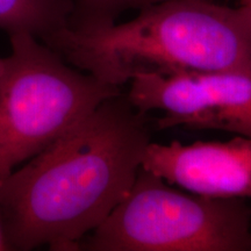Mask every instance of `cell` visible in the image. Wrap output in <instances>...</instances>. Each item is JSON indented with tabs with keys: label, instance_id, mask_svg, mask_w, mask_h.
Returning a JSON list of instances; mask_svg holds the SVG:
<instances>
[{
	"label": "cell",
	"instance_id": "obj_1",
	"mask_svg": "<svg viewBox=\"0 0 251 251\" xmlns=\"http://www.w3.org/2000/svg\"><path fill=\"white\" fill-rule=\"evenodd\" d=\"M150 141L124 93L103 100L0 183L7 249L78 250L127 196Z\"/></svg>",
	"mask_w": 251,
	"mask_h": 251
},
{
	"label": "cell",
	"instance_id": "obj_2",
	"mask_svg": "<svg viewBox=\"0 0 251 251\" xmlns=\"http://www.w3.org/2000/svg\"><path fill=\"white\" fill-rule=\"evenodd\" d=\"M45 45L72 67L118 87L144 74L251 76V13L214 0H168L124 24L93 30L67 27Z\"/></svg>",
	"mask_w": 251,
	"mask_h": 251
},
{
	"label": "cell",
	"instance_id": "obj_3",
	"mask_svg": "<svg viewBox=\"0 0 251 251\" xmlns=\"http://www.w3.org/2000/svg\"><path fill=\"white\" fill-rule=\"evenodd\" d=\"M0 74V181L103 100L122 93L72 67L28 33H14Z\"/></svg>",
	"mask_w": 251,
	"mask_h": 251
},
{
	"label": "cell",
	"instance_id": "obj_4",
	"mask_svg": "<svg viewBox=\"0 0 251 251\" xmlns=\"http://www.w3.org/2000/svg\"><path fill=\"white\" fill-rule=\"evenodd\" d=\"M78 250L249 251L251 208L240 198L180 192L140 168L127 196Z\"/></svg>",
	"mask_w": 251,
	"mask_h": 251
},
{
	"label": "cell",
	"instance_id": "obj_5",
	"mask_svg": "<svg viewBox=\"0 0 251 251\" xmlns=\"http://www.w3.org/2000/svg\"><path fill=\"white\" fill-rule=\"evenodd\" d=\"M146 115L162 111L159 129H218L251 137V76L234 72L185 71L137 75L126 94Z\"/></svg>",
	"mask_w": 251,
	"mask_h": 251
},
{
	"label": "cell",
	"instance_id": "obj_6",
	"mask_svg": "<svg viewBox=\"0 0 251 251\" xmlns=\"http://www.w3.org/2000/svg\"><path fill=\"white\" fill-rule=\"evenodd\" d=\"M141 168L191 193L216 198H251V137L226 142H150Z\"/></svg>",
	"mask_w": 251,
	"mask_h": 251
},
{
	"label": "cell",
	"instance_id": "obj_7",
	"mask_svg": "<svg viewBox=\"0 0 251 251\" xmlns=\"http://www.w3.org/2000/svg\"><path fill=\"white\" fill-rule=\"evenodd\" d=\"M74 0H0V29L47 42L69 27Z\"/></svg>",
	"mask_w": 251,
	"mask_h": 251
},
{
	"label": "cell",
	"instance_id": "obj_8",
	"mask_svg": "<svg viewBox=\"0 0 251 251\" xmlns=\"http://www.w3.org/2000/svg\"><path fill=\"white\" fill-rule=\"evenodd\" d=\"M168 0H74L69 28L93 30L115 24L122 12L143 9Z\"/></svg>",
	"mask_w": 251,
	"mask_h": 251
},
{
	"label": "cell",
	"instance_id": "obj_9",
	"mask_svg": "<svg viewBox=\"0 0 251 251\" xmlns=\"http://www.w3.org/2000/svg\"><path fill=\"white\" fill-rule=\"evenodd\" d=\"M1 183V181H0ZM0 250H7V246L5 243L4 234H2V228H1V221H0Z\"/></svg>",
	"mask_w": 251,
	"mask_h": 251
},
{
	"label": "cell",
	"instance_id": "obj_10",
	"mask_svg": "<svg viewBox=\"0 0 251 251\" xmlns=\"http://www.w3.org/2000/svg\"><path fill=\"white\" fill-rule=\"evenodd\" d=\"M240 6L246 7L251 13V0H240Z\"/></svg>",
	"mask_w": 251,
	"mask_h": 251
},
{
	"label": "cell",
	"instance_id": "obj_11",
	"mask_svg": "<svg viewBox=\"0 0 251 251\" xmlns=\"http://www.w3.org/2000/svg\"><path fill=\"white\" fill-rule=\"evenodd\" d=\"M2 70V58H0V74H1Z\"/></svg>",
	"mask_w": 251,
	"mask_h": 251
}]
</instances>
